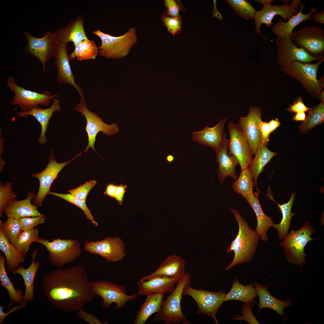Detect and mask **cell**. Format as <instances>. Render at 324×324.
I'll list each match as a JSON object with an SVG mask.
<instances>
[{
    "label": "cell",
    "instance_id": "6",
    "mask_svg": "<svg viewBox=\"0 0 324 324\" xmlns=\"http://www.w3.org/2000/svg\"><path fill=\"white\" fill-rule=\"evenodd\" d=\"M36 242L45 247L48 253L50 262L58 268L74 261L80 257L82 253L80 244L75 239H61L58 238L50 241L39 237Z\"/></svg>",
    "mask_w": 324,
    "mask_h": 324
},
{
    "label": "cell",
    "instance_id": "17",
    "mask_svg": "<svg viewBox=\"0 0 324 324\" xmlns=\"http://www.w3.org/2000/svg\"><path fill=\"white\" fill-rule=\"evenodd\" d=\"M228 128L230 137L228 155H233L236 157L241 170L248 168L253 158L245 135L238 124L230 122Z\"/></svg>",
    "mask_w": 324,
    "mask_h": 324
},
{
    "label": "cell",
    "instance_id": "32",
    "mask_svg": "<svg viewBox=\"0 0 324 324\" xmlns=\"http://www.w3.org/2000/svg\"><path fill=\"white\" fill-rule=\"evenodd\" d=\"M0 250L5 256L7 270L12 273L24 262L26 256V253L18 251L13 246L0 228Z\"/></svg>",
    "mask_w": 324,
    "mask_h": 324
},
{
    "label": "cell",
    "instance_id": "61",
    "mask_svg": "<svg viewBox=\"0 0 324 324\" xmlns=\"http://www.w3.org/2000/svg\"><path fill=\"white\" fill-rule=\"evenodd\" d=\"M324 91H322V92H321V93L319 95V97H320V99L321 100L322 102H323V103H324Z\"/></svg>",
    "mask_w": 324,
    "mask_h": 324
},
{
    "label": "cell",
    "instance_id": "44",
    "mask_svg": "<svg viewBox=\"0 0 324 324\" xmlns=\"http://www.w3.org/2000/svg\"><path fill=\"white\" fill-rule=\"evenodd\" d=\"M48 194L59 197L76 205L83 211L87 218L89 220L93 225L95 226H98V223L94 220L91 213V211L86 205V200L77 198L72 196L70 194H63L50 191Z\"/></svg>",
    "mask_w": 324,
    "mask_h": 324
},
{
    "label": "cell",
    "instance_id": "9",
    "mask_svg": "<svg viewBox=\"0 0 324 324\" xmlns=\"http://www.w3.org/2000/svg\"><path fill=\"white\" fill-rule=\"evenodd\" d=\"M7 82L9 88L14 94L10 103L13 106L18 105L22 111L30 110L40 104L48 106L57 96L46 91L39 93L25 89L16 84L11 76L7 78Z\"/></svg>",
    "mask_w": 324,
    "mask_h": 324
},
{
    "label": "cell",
    "instance_id": "39",
    "mask_svg": "<svg viewBox=\"0 0 324 324\" xmlns=\"http://www.w3.org/2000/svg\"><path fill=\"white\" fill-rule=\"evenodd\" d=\"M305 120L299 126L300 132L304 134L315 126L322 124L324 121V104L321 102L314 106L308 111Z\"/></svg>",
    "mask_w": 324,
    "mask_h": 324
},
{
    "label": "cell",
    "instance_id": "16",
    "mask_svg": "<svg viewBox=\"0 0 324 324\" xmlns=\"http://www.w3.org/2000/svg\"><path fill=\"white\" fill-rule=\"evenodd\" d=\"M84 249L91 254L98 255L109 262L121 261L125 256V246L119 237L108 236L95 242L86 241Z\"/></svg>",
    "mask_w": 324,
    "mask_h": 324
},
{
    "label": "cell",
    "instance_id": "5",
    "mask_svg": "<svg viewBox=\"0 0 324 324\" xmlns=\"http://www.w3.org/2000/svg\"><path fill=\"white\" fill-rule=\"evenodd\" d=\"M91 33L100 39L101 45L98 47L100 55L106 58H120L126 56L137 40L136 30L134 27L129 28L119 36H112L99 29Z\"/></svg>",
    "mask_w": 324,
    "mask_h": 324
},
{
    "label": "cell",
    "instance_id": "51",
    "mask_svg": "<svg viewBox=\"0 0 324 324\" xmlns=\"http://www.w3.org/2000/svg\"><path fill=\"white\" fill-rule=\"evenodd\" d=\"M76 314L79 318L91 324H103L96 316L90 314L83 310L82 309L77 311Z\"/></svg>",
    "mask_w": 324,
    "mask_h": 324
},
{
    "label": "cell",
    "instance_id": "49",
    "mask_svg": "<svg viewBox=\"0 0 324 324\" xmlns=\"http://www.w3.org/2000/svg\"><path fill=\"white\" fill-rule=\"evenodd\" d=\"M97 182L94 180L87 182L79 187L68 191L72 196L79 199L86 200L90 190L96 185Z\"/></svg>",
    "mask_w": 324,
    "mask_h": 324
},
{
    "label": "cell",
    "instance_id": "34",
    "mask_svg": "<svg viewBox=\"0 0 324 324\" xmlns=\"http://www.w3.org/2000/svg\"><path fill=\"white\" fill-rule=\"evenodd\" d=\"M267 146L266 143H261L260 144L255 157L248 167L252 172L254 185L257 190H258L257 179L259 174L263 171L266 165L277 154L269 150Z\"/></svg>",
    "mask_w": 324,
    "mask_h": 324
},
{
    "label": "cell",
    "instance_id": "23",
    "mask_svg": "<svg viewBox=\"0 0 324 324\" xmlns=\"http://www.w3.org/2000/svg\"><path fill=\"white\" fill-rule=\"evenodd\" d=\"M82 16L79 15L65 27L58 29L54 33L58 43L66 44L72 42L75 46L81 41L88 39L85 32Z\"/></svg>",
    "mask_w": 324,
    "mask_h": 324
},
{
    "label": "cell",
    "instance_id": "19",
    "mask_svg": "<svg viewBox=\"0 0 324 324\" xmlns=\"http://www.w3.org/2000/svg\"><path fill=\"white\" fill-rule=\"evenodd\" d=\"M262 120L260 108L253 106L250 107L248 113L246 117L241 116L238 120V124L247 138L250 152L252 155L255 154L261 143L259 123Z\"/></svg>",
    "mask_w": 324,
    "mask_h": 324
},
{
    "label": "cell",
    "instance_id": "1",
    "mask_svg": "<svg viewBox=\"0 0 324 324\" xmlns=\"http://www.w3.org/2000/svg\"><path fill=\"white\" fill-rule=\"evenodd\" d=\"M41 287L46 298L55 307L70 313L82 309L95 295L82 265L52 270L44 277Z\"/></svg>",
    "mask_w": 324,
    "mask_h": 324
},
{
    "label": "cell",
    "instance_id": "48",
    "mask_svg": "<svg viewBox=\"0 0 324 324\" xmlns=\"http://www.w3.org/2000/svg\"><path fill=\"white\" fill-rule=\"evenodd\" d=\"M254 305L253 304L243 302L242 308V316L236 315L231 320H244L250 324H260L252 312V306Z\"/></svg>",
    "mask_w": 324,
    "mask_h": 324
},
{
    "label": "cell",
    "instance_id": "36",
    "mask_svg": "<svg viewBox=\"0 0 324 324\" xmlns=\"http://www.w3.org/2000/svg\"><path fill=\"white\" fill-rule=\"evenodd\" d=\"M296 194L295 191L293 192L287 203L281 205L276 203L281 212L282 219L280 223L277 224H273L272 226L277 230L280 240L285 239L289 233L291 220L295 214L294 213H291V210Z\"/></svg>",
    "mask_w": 324,
    "mask_h": 324
},
{
    "label": "cell",
    "instance_id": "55",
    "mask_svg": "<svg viewBox=\"0 0 324 324\" xmlns=\"http://www.w3.org/2000/svg\"><path fill=\"white\" fill-rule=\"evenodd\" d=\"M127 188L126 185L122 184L117 185L114 198L120 205L122 204L124 196Z\"/></svg>",
    "mask_w": 324,
    "mask_h": 324
},
{
    "label": "cell",
    "instance_id": "53",
    "mask_svg": "<svg viewBox=\"0 0 324 324\" xmlns=\"http://www.w3.org/2000/svg\"><path fill=\"white\" fill-rule=\"evenodd\" d=\"M259 128L262 137L261 143L268 144L269 141V136L271 133L268 122L262 120L259 123Z\"/></svg>",
    "mask_w": 324,
    "mask_h": 324
},
{
    "label": "cell",
    "instance_id": "4",
    "mask_svg": "<svg viewBox=\"0 0 324 324\" xmlns=\"http://www.w3.org/2000/svg\"><path fill=\"white\" fill-rule=\"evenodd\" d=\"M315 231L314 228L309 222L306 221L299 230H291L278 244L284 248L287 262L300 266L301 273V266L305 265L306 262V254L304 252L305 247L309 242L315 239L311 237Z\"/></svg>",
    "mask_w": 324,
    "mask_h": 324
},
{
    "label": "cell",
    "instance_id": "37",
    "mask_svg": "<svg viewBox=\"0 0 324 324\" xmlns=\"http://www.w3.org/2000/svg\"><path fill=\"white\" fill-rule=\"evenodd\" d=\"M6 259L2 253L0 254V281L1 286L5 288L8 291L10 302L8 305L9 308L13 302L20 304L23 301V292L20 289L16 290L9 279L7 273L5 266Z\"/></svg>",
    "mask_w": 324,
    "mask_h": 324
},
{
    "label": "cell",
    "instance_id": "29",
    "mask_svg": "<svg viewBox=\"0 0 324 324\" xmlns=\"http://www.w3.org/2000/svg\"><path fill=\"white\" fill-rule=\"evenodd\" d=\"M38 250V249H37L32 252L31 255L32 261L29 267L25 268L22 266L20 265L12 273L14 275L18 274L22 276L25 286V292L23 296V300L27 302H32L34 298V280L37 272L40 265V262L35 261Z\"/></svg>",
    "mask_w": 324,
    "mask_h": 324
},
{
    "label": "cell",
    "instance_id": "50",
    "mask_svg": "<svg viewBox=\"0 0 324 324\" xmlns=\"http://www.w3.org/2000/svg\"><path fill=\"white\" fill-rule=\"evenodd\" d=\"M46 220L44 215L35 217H25L18 219L23 230L32 229L35 226L44 223Z\"/></svg>",
    "mask_w": 324,
    "mask_h": 324
},
{
    "label": "cell",
    "instance_id": "31",
    "mask_svg": "<svg viewBox=\"0 0 324 324\" xmlns=\"http://www.w3.org/2000/svg\"><path fill=\"white\" fill-rule=\"evenodd\" d=\"M306 5L305 3L299 4L300 10L298 13L293 16L286 22L281 19H279L278 22L274 23L272 28V31L277 36L284 37L290 35L294 28L302 22L307 20H311L310 15L318 10L313 6L310 11L306 14H303V10Z\"/></svg>",
    "mask_w": 324,
    "mask_h": 324
},
{
    "label": "cell",
    "instance_id": "57",
    "mask_svg": "<svg viewBox=\"0 0 324 324\" xmlns=\"http://www.w3.org/2000/svg\"><path fill=\"white\" fill-rule=\"evenodd\" d=\"M116 186V185L111 183L107 184L104 192L105 194L110 196L112 198H114Z\"/></svg>",
    "mask_w": 324,
    "mask_h": 324
},
{
    "label": "cell",
    "instance_id": "11",
    "mask_svg": "<svg viewBox=\"0 0 324 324\" xmlns=\"http://www.w3.org/2000/svg\"><path fill=\"white\" fill-rule=\"evenodd\" d=\"M294 44L314 57L322 58L324 54V29L315 26H305L290 35Z\"/></svg>",
    "mask_w": 324,
    "mask_h": 324
},
{
    "label": "cell",
    "instance_id": "46",
    "mask_svg": "<svg viewBox=\"0 0 324 324\" xmlns=\"http://www.w3.org/2000/svg\"><path fill=\"white\" fill-rule=\"evenodd\" d=\"M161 21L167 31L173 35L180 32L182 26V16L173 17L163 14Z\"/></svg>",
    "mask_w": 324,
    "mask_h": 324
},
{
    "label": "cell",
    "instance_id": "56",
    "mask_svg": "<svg viewBox=\"0 0 324 324\" xmlns=\"http://www.w3.org/2000/svg\"><path fill=\"white\" fill-rule=\"evenodd\" d=\"M311 18L316 23L324 24V10L315 12L311 15Z\"/></svg>",
    "mask_w": 324,
    "mask_h": 324
},
{
    "label": "cell",
    "instance_id": "28",
    "mask_svg": "<svg viewBox=\"0 0 324 324\" xmlns=\"http://www.w3.org/2000/svg\"><path fill=\"white\" fill-rule=\"evenodd\" d=\"M185 260L180 256L172 255L166 258L158 268L151 274L142 278L140 281L146 280L157 276L169 277H182L185 274Z\"/></svg>",
    "mask_w": 324,
    "mask_h": 324
},
{
    "label": "cell",
    "instance_id": "45",
    "mask_svg": "<svg viewBox=\"0 0 324 324\" xmlns=\"http://www.w3.org/2000/svg\"><path fill=\"white\" fill-rule=\"evenodd\" d=\"M0 184V216L3 217L5 206L10 200L16 199L17 196L12 189L11 183L1 182Z\"/></svg>",
    "mask_w": 324,
    "mask_h": 324
},
{
    "label": "cell",
    "instance_id": "21",
    "mask_svg": "<svg viewBox=\"0 0 324 324\" xmlns=\"http://www.w3.org/2000/svg\"><path fill=\"white\" fill-rule=\"evenodd\" d=\"M169 277L157 276L144 281L137 282L139 295L146 296L157 294L163 295L172 292L174 285L181 277Z\"/></svg>",
    "mask_w": 324,
    "mask_h": 324
},
{
    "label": "cell",
    "instance_id": "14",
    "mask_svg": "<svg viewBox=\"0 0 324 324\" xmlns=\"http://www.w3.org/2000/svg\"><path fill=\"white\" fill-rule=\"evenodd\" d=\"M74 110L82 113L86 118L87 122L86 127L88 135V144L83 151L87 152L89 148L97 153L94 147L96 139L98 133L101 132L107 136L114 135L119 131L118 127L116 123L109 125L105 123L96 113L92 112L88 109L84 99H81L77 104Z\"/></svg>",
    "mask_w": 324,
    "mask_h": 324
},
{
    "label": "cell",
    "instance_id": "27",
    "mask_svg": "<svg viewBox=\"0 0 324 324\" xmlns=\"http://www.w3.org/2000/svg\"><path fill=\"white\" fill-rule=\"evenodd\" d=\"M254 286L259 299V303H256L259 307L258 312L264 308H270L276 312L280 316L285 323V320L282 314L285 316L286 320H289L286 316L284 309L292 305V302L291 300L286 299L285 300L281 301L275 298L268 291V285L255 283Z\"/></svg>",
    "mask_w": 324,
    "mask_h": 324
},
{
    "label": "cell",
    "instance_id": "25",
    "mask_svg": "<svg viewBox=\"0 0 324 324\" xmlns=\"http://www.w3.org/2000/svg\"><path fill=\"white\" fill-rule=\"evenodd\" d=\"M229 141V140L226 136L223 145L216 152V161L218 164V176L221 184L228 176L236 180L237 179L235 169L236 166L239 164V163L234 155L228 154Z\"/></svg>",
    "mask_w": 324,
    "mask_h": 324
},
{
    "label": "cell",
    "instance_id": "3",
    "mask_svg": "<svg viewBox=\"0 0 324 324\" xmlns=\"http://www.w3.org/2000/svg\"><path fill=\"white\" fill-rule=\"evenodd\" d=\"M190 273H185L177 281L173 291L163 300L159 311L154 317L156 322L163 321L166 324H190L183 313L181 307L183 291L185 286L190 283Z\"/></svg>",
    "mask_w": 324,
    "mask_h": 324
},
{
    "label": "cell",
    "instance_id": "54",
    "mask_svg": "<svg viewBox=\"0 0 324 324\" xmlns=\"http://www.w3.org/2000/svg\"><path fill=\"white\" fill-rule=\"evenodd\" d=\"M27 302H26L23 301L18 306H13L11 309H9L6 313H4V309L5 308V307L0 305V324H4V319L9 315L15 311L25 307L27 305Z\"/></svg>",
    "mask_w": 324,
    "mask_h": 324
},
{
    "label": "cell",
    "instance_id": "8",
    "mask_svg": "<svg viewBox=\"0 0 324 324\" xmlns=\"http://www.w3.org/2000/svg\"><path fill=\"white\" fill-rule=\"evenodd\" d=\"M324 58L313 64L294 62L281 68V70L289 76L298 80L306 91L313 97L319 96L322 92V84L316 77L319 66Z\"/></svg>",
    "mask_w": 324,
    "mask_h": 324
},
{
    "label": "cell",
    "instance_id": "42",
    "mask_svg": "<svg viewBox=\"0 0 324 324\" xmlns=\"http://www.w3.org/2000/svg\"><path fill=\"white\" fill-rule=\"evenodd\" d=\"M238 15L246 20L254 19L256 11L250 2L246 0H225Z\"/></svg>",
    "mask_w": 324,
    "mask_h": 324
},
{
    "label": "cell",
    "instance_id": "38",
    "mask_svg": "<svg viewBox=\"0 0 324 324\" xmlns=\"http://www.w3.org/2000/svg\"><path fill=\"white\" fill-rule=\"evenodd\" d=\"M75 47L74 51L70 55V60L76 57L77 60L94 59L98 54L99 49L95 43L88 39L81 41Z\"/></svg>",
    "mask_w": 324,
    "mask_h": 324
},
{
    "label": "cell",
    "instance_id": "58",
    "mask_svg": "<svg viewBox=\"0 0 324 324\" xmlns=\"http://www.w3.org/2000/svg\"><path fill=\"white\" fill-rule=\"evenodd\" d=\"M268 122L271 133L280 125V123L277 118H276L275 120L272 119Z\"/></svg>",
    "mask_w": 324,
    "mask_h": 324
},
{
    "label": "cell",
    "instance_id": "12",
    "mask_svg": "<svg viewBox=\"0 0 324 324\" xmlns=\"http://www.w3.org/2000/svg\"><path fill=\"white\" fill-rule=\"evenodd\" d=\"M183 294L192 297L198 305L197 314H205L213 319L216 324L219 322L216 314L224 302L225 294L220 290L218 292H212L202 289L196 290L190 284L185 286Z\"/></svg>",
    "mask_w": 324,
    "mask_h": 324
},
{
    "label": "cell",
    "instance_id": "18",
    "mask_svg": "<svg viewBox=\"0 0 324 324\" xmlns=\"http://www.w3.org/2000/svg\"><path fill=\"white\" fill-rule=\"evenodd\" d=\"M275 42L278 63L281 68L295 61L308 63L322 58L313 57L302 48L297 46L293 43L290 35L284 37L277 36Z\"/></svg>",
    "mask_w": 324,
    "mask_h": 324
},
{
    "label": "cell",
    "instance_id": "47",
    "mask_svg": "<svg viewBox=\"0 0 324 324\" xmlns=\"http://www.w3.org/2000/svg\"><path fill=\"white\" fill-rule=\"evenodd\" d=\"M164 6L167 8L163 14L173 17H179V11L182 10L186 13L187 10L180 0H165Z\"/></svg>",
    "mask_w": 324,
    "mask_h": 324
},
{
    "label": "cell",
    "instance_id": "10",
    "mask_svg": "<svg viewBox=\"0 0 324 324\" xmlns=\"http://www.w3.org/2000/svg\"><path fill=\"white\" fill-rule=\"evenodd\" d=\"M91 285L94 294L102 298V307L104 310L113 303L116 304V309L122 308L128 302L135 299L139 295L138 293L127 295L124 286L112 282L95 281L91 282Z\"/></svg>",
    "mask_w": 324,
    "mask_h": 324
},
{
    "label": "cell",
    "instance_id": "30",
    "mask_svg": "<svg viewBox=\"0 0 324 324\" xmlns=\"http://www.w3.org/2000/svg\"><path fill=\"white\" fill-rule=\"evenodd\" d=\"M260 192V190L256 192H253L245 199L254 210L256 217L257 225L255 230L261 240L267 242V232L269 228L272 226L273 222L272 218L267 216L262 208L258 197Z\"/></svg>",
    "mask_w": 324,
    "mask_h": 324
},
{
    "label": "cell",
    "instance_id": "20",
    "mask_svg": "<svg viewBox=\"0 0 324 324\" xmlns=\"http://www.w3.org/2000/svg\"><path fill=\"white\" fill-rule=\"evenodd\" d=\"M67 45L65 44L58 43V52L55 62L58 70L57 81L60 84L67 83L73 86L80 94L81 99H84L82 88L75 82V77L69 63Z\"/></svg>",
    "mask_w": 324,
    "mask_h": 324
},
{
    "label": "cell",
    "instance_id": "40",
    "mask_svg": "<svg viewBox=\"0 0 324 324\" xmlns=\"http://www.w3.org/2000/svg\"><path fill=\"white\" fill-rule=\"evenodd\" d=\"M234 182L232 188L235 192L245 198L253 192L254 183L252 172L249 168L241 170L238 178Z\"/></svg>",
    "mask_w": 324,
    "mask_h": 324
},
{
    "label": "cell",
    "instance_id": "15",
    "mask_svg": "<svg viewBox=\"0 0 324 324\" xmlns=\"http://www.w3.org/2000/svg\"><path fill=\"white\" fill-rule=\"evenodd\" d=\"M82 153V152L76 155L68 161L59 163L55 160L52 149H50L49 161L46 167L41 172L34 173L32 175V177L37 178L39 181L38 192L33 199V205L37 206H41L43 201L50 192L51 185L59 172L64 167Z\"/></svg>",
    "mask_w": 324,
    "mask_h": 324
},
{
    "label": "cell",
    "instance_id": "33",
    "mask_svg": "<svg viewBox=\"0 0 324 324\" xmlns=\"http://www.w3.org/2000/svg\"><path fill=\"white\" fill-rule=\"evenodd\" d=\"M258 296L254 283L244 286L235 279L230 291L225 294L224 302L230 300H237L246 303L254 304V299Z\"/></svg>",
    "mask_w": 324,
    "mask_h": 324
},
{
    "label": "cell",
    "instance_id": "60",
    "mask_svg": "<svg viewBox=\"0 0 324 324\" xmlns=\"http://www.w3.org/2000/svg\"><path fill=\"white\" fill-rule=\"evenodd\" d=\"M175 159L174 156L171 154L168 155L166 157V160L169 163H171Z\"/></svg>",
    "mask_w": 324,
    "mask_h": 324
},
{
    "label": "cell",
    "instance_id": "13",
    "mask_svg": "<svg viewBox=\"0 0 324 324\" xmlns=\"http://www.w3.org/2000/svg\"><path fill=\"white\" fill-rule=\"evenodd\" d=\"M27 44L23 50L26 52L35 57L41 62L44 72L46 70V64L52 57L55 58L57 55L58 43L54 33L46 32L41 38L34 37L24 32Z\"/></svg>",
    "mask_w": 324,
    "mask_h": 324
},
{
    "label": "cell",
    "instance_id": "59",
    "mask_svg": "<svg viewBox=\"0 0 324 324\" xmlns=\"http://www.w3.org/2000/svg\"><path fill=\"white\" fill-rule=\"evenodd\" d=\"M306 117V116L305 112H301L296 113L295 115L292 118V119L296 121L303 122L305 120Z\"/></svg>",
    "mask_w": 324,
    "mask_h": 324
},
{
    "label": "cell",
    "instance_id": "52",
    "mask_svg": "<svg viewBox=\"0 0 324 324\" xmlns=\"http://www.w3.org/2000/svg\"><path fill=\"white\" fill-rule=\"evenodd\" d=\"M290 107L286 110L291 113H297L301 112L308 111L311 108L306 107L303 103L302 98H299L297 100L294 102L292 105H289Z\"/></svg>",
    "mask_w": 324,
    "mask_h": 324
},
{
    "label": "cell",
    "instance_id": "2",
    "mask_svg": "<svg viewBox=\"0 0 324 324\" xmlns=\"http://www.w3.org/2000/svg\"><path fill=\"white\" fill-rule=\"evenodd\" d=\"M238 223V233L235 239L226 249L230 254L232 251L234 252V257L232 261L225 268L230 269L239 264L247 263L254 257L258 246L260 237L256 230L251 229L248 224L236 209L231 210Z\"/></svg>",
    "mask_w": 324,
    "mask_h": 324
},
{
    "label": "cell",
    "instance_id": "26",
    "mask_svg": "<svg viewBox=\"0 0 324 324\" xmlns=\"http://www.w3.org/2000/svg\"><path fill=\"white\" fill-rule=\"evenodd\" d=\"M59 104V100L56 98L49 108L43 109L39 106L28 111L17 112L16 114L21 117H26L30 115L36 118L40 123L41 128L40 134L38 141L40 144H45L47 141L45 135L49 121L54 112L61 110Z\"/></svg>",
    "mask_w": 324,
    "mask_h": 324
},
{
    "label": "cell",
    "instance_id": "24",
    "mask_svg": "<svg viewBox=\"0 0 324 324\" xmlns=\"http://www.w3.org/2000/svg\"><path fill=\"white\" fill-rule=\"evenodd\" d=\"M26 198L17 201L16 199L10 200L5 206L3 212L8 218H13L19 219L25 217H35L44 214L38 210L36 206L32 204L31 200L35 196L32 192L27 194Z\"/></svg>",
    "mask_w": 324,
    "mask_h": 324
},
{
    "label": "cell",
    "instance_id": "22",
    "mask_svg": "<svg viewBox=\"0 0 324 324\" xmlns=\"http://www.w3.org/2000/svg\"><path fill=\"white\" fill-rule=\"evenodd\" d=\"M226 121V118H223L213 127L206 126L202 131H194L192 134L193 140L201 144L210 146L216 152H217L223 145L226 136L224 132Z\"/></svg>",
    "mask_w": 324,
    "mask_h": 324
},
{
    "label": "cell",
    "instance_id": "7",
    "mask_svg": "<svg viewBox=\"0 0 324 324\" xmlns=\"http://www.w3.org/2000/svg\"><path fill=\"white\" fill-rule=\"evenodd\" d=\"M283 2L282 5H273L271 4L274 1L273 0H257L255 1L262 4L263 7L262 9L256 11L254 14V19L256 27L255 34L259 33L266 39L260 32V26L262 24H265L267 28L271 27L273 24L272 20L275 16L278 15L286 22L293 16L297 14V10L298 4L301 3V0H294L291 4L288 5L290 0H281Z\"/></svg>",
    "mask_w": 324,
    "mask_h": 324
},
{
    "label": "cell",
    "instance_id": "35",
    "mask_svg": "<svg viewBox=\"0 0 324 324\" xmlns=\"http://www.w3.org/2000/svg\"><path fill=\"white\" fill-rule=\"evenodd\" d=\"M164 296V295L160 294L147 296L137 312L134 324H145L150 316L157 313L160 309Z\"/></svg>",
    "mask_w": 324,
    "mask_h": 324
},
{
    "label": "cell",
    "instance_id": "41",
    "mask_svg": "<svg viewBox=\"0 0 324 324\" xmlns=\"http://www.w3.org/2000/svg\"><path fill=\"white\" fill-rule=\"evenodd\" d=\"M38 230L37 229L23 230L16 240L11 243L17 250L26 253L31 244L38 239Z\"/></svg>",
    "mask_w": 324,
    "mask_h": 324
},
{
    "label": "cell",
    "instance_id": "43",
    "mask_svg": "<svg viewBox=\"0 0 324 324\" xmlns=\"http://www.w3.org/2000/svg\"><path fill=\"white\" fill-rule=\"evenodd\" d=\"M0 228L11 243L13 242L23 231L18 219L13 218H8L4 222L0 220Z\"/></svg>",
    "mask_w": 324,
    "mask_h": 324
}]
</instances>
